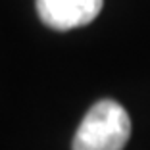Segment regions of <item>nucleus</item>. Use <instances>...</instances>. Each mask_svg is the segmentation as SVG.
Listing matches in <instances>:
<instances>
[{
    "instance_id": "obj_1",
    "label": "nucleus",
    "mask_w": 150,
    "mask_h": 150,
    "mask_svg": "<svg viewBox=\"0 0 150 150\" xmlns=\"http://www.w3.org/2000/svg\"><path fill=\"white\" fill-rule=\"evenodd\" d=\"M131 135V119L115 100L94 102L81 119L71 150H123Z\"/></svg>"
},
{
    "instance_id": "obj_2",
    "label": "nucleus",
    "mask_w": 150,
    "mask_h": 150,
    "mask_svg": "<svg viewBox=\"0 0 150 150\" xmlns=\"http://www.w3.org/2000/svg\"><path fill=\"white\" fill-rule=\"evenodd\" d=\"M40 21L56 31L88 25L100 13L104 0H35Z\"/></svg>"
}]
</instances>
